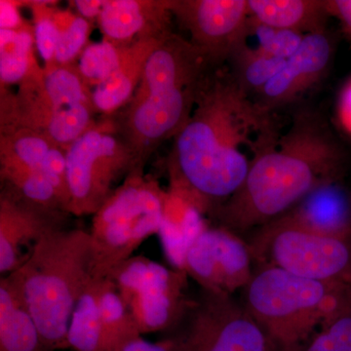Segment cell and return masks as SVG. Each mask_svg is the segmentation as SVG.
Segmentation results:
<instances>
[{
    "instance_id": "obj_1",
    "label": "cell",
    "mask_w": 351,
    "mask_h": 351,
    "mask_svg": "<svg viewBox=\"0 0 351 351\" xmlns=\"http://www.w3.org/2000/svg\"><path fill=\"white\" fill-rule=\"evenodd\" d=\"M280 135L271 110L240 86L228 66H216L174 138L169 193L213 216L241 188L254 159Z\"/></svg>"
},
{
    "instance_id": "obj_2",
    "label": "cell",
    "mask_w": 351,
    "mask_h": 351,
    "mask_svg": "<svg viewBox=\"0 0 351 351\" xmlns=\"http://www.w3.org/2000/svg\"><path fill=\"white\" fill-rule=\"evenodd\" d=\"M346 154L319 117L295 115L292 125L251 163L241 188L213 215L233 232L282 216L323 182L341 178Z\"/></svg>"
},
{
    "instance_id": "obj_3",
    "label": "cell",
    "mask_w": 351,
    "mask_h": 351,
    "mask_svg": "<svg viewBox=\"0 0 351 351\" xmlns=\"http://www.w3.org/2000/svg\"><path fill=\"white\" fill-rule=\"evenodd\" d=\"M216 66L191 40L174 32L157 46L130 101L108 117L138 166L145 167L159 145L184 128Z\"/></svg>"
},
{
    "instance_id": "obj_4",
    "label": "cell",
    "mask_w": 351,
    "mask_h": 351,
    "mask_svg": "<svg viewBox=\"0 0 351 351\" xmlns=\"http://www.w3.org/2000/svg\"><path fill=\"white\" fill-rule=\"evenodd\" d=\"M89 232L48 233L24 263L6 276L31 313L47 351L66 350L71 315L92 276Z\"/></svg>"
},
{
    "instance_id": "obj_5",
    "label": "cell",
    "mask_w": 351,
    "mask_h": 351,
    "mask_svg": "<svg viewBox=\"0 0 351 351\" xmlns=\"http://www.w3.org/2000/svg\"><path fill=\"white\" fill-rule=\"evenodd\" d=\"M245 308L274 350L301 351L317 327L351 306V286L318 282L269 265L243 289Z\"/></svg>"
},
{
    "instance_id": "obj_6",
    "label": "cell",
    "mask_w": 351,
    "mask_h": 351,
    "mask_svg": "<svg viewBox=\"0 0 351 351\" xmlns=\"http://www.w3.org/2000/svg\"><path fill=\"white\" fill-rule=\"evenodd\" d=\"M0 129L38 132L68 149L97 123L91 91L76 64L38 66L16 93L1 90Z\"/></svg>"
},
{
    "instance_id": "obj_7",
    "label": "cell",
    "mask_w": 351,
    "mask_h": 351,
    "mask_svg": "<svg viewBox=\"0 0 351 351\" xmlns=\"http://www.w3.org/2000/svg\"><path fill=\"white\" fill-rule=\"evenodd\" d=\"M144 168L132 170L93 215L89 230L93 278H108L143 242L162 230L168 191L145 176Z\"/></svg>"
},
{
    "instance_id": "obj_8",
    "label": "cell",
    "mask_w": 351,
    "mask_h": 351,
    "mask_svg": "<svg viewBox=\"0 0 351 351\" xmlns=\"http://www.w3.org/2000/svg\"><path fill=\"white\" fill-rule=\"evenodd\" d=\"M138 166L108 117L76 138L66 152L69 213L93 215L112 195L115 184Z\"/></svg>"
},
{
    "instance_id": "obj_9",
    "label": "cell",
    "mask_w": 351,
    "mask_h": 351,
    "mask_svg": "<svg viewBox=\"0 0 351 351\" xmlns=\"http://www.w3.org/2000/svg\"><path fill=\"white\" fill-rule=\"evenodd\" d=\"M254 260L294 276L351 286V239L327 237L281 221L258 228L251 244Z\"/></svg>"
},
{
    "instance_id": "obj_10",
    "label": "cell",
    "mask_w": 351,
    "mask_h": 351,
    "mask_svg": "<svg viewBox=\"0 0 351 351\" xmlns=\"http://www.w3.org/2000/svg\"><path fill=\"white\" fill-rule=\"evenodd\" d=\"M184 269H169L144 256L120 263L108 278L137 323L141 334L162 332L181 323L188 311Z\"/></svg>"
},
{
    "instance_id": "obj_11",
    "label": "cell",
    "mask_w": 351,
    "mask_h": 351,
    "mask_svg": "<svg viewBox=\"0 0 351 351\" xmlns=\"http://www.w3.org/2000/svg\"><path fill=\"white\" fill-rule=\"evenodd\" d=\"M184 318V331L175 338L179 351L274 350L257 321L232 295L203 291Z\"/></svg>"
},
{
    "instance_id": "obj_12",
    "label": "cell",
    "mask_w": 351,
    "mask_h": 351,
    "mask_svg": "<svg viewBox=\"0 0 351 351\" xmlns=\"http://www.w3.org/2000/svg\"><path fill=\"white\" fill-rule=\"evenodd\" d=\"M250 246L237 233L223 228H205L189 243L182 269L203 291L232 295L250 282L254 271Z\"/></svg>"
},
{
    "instance_id": "obj_13",
    "label": "cell",
    "mask_w": 351,
    "mask_h": 351,
    "mask_svg": "<svg viewBox=\"0 0 351 351\" xmlns=\"http://www.w3.org/2000/svg\"><path fill=\"white\" fill-rule=\"evenodd\" d=\"M173 17L191 34V43L215 66L228 63L249 36L248 0H171Z\"/></svg>"
},
{
    "instance_id": "obj_14",
    "label": "cell",
    "mask_w": 351,
    "mask_h": 351,
    "mask_svg": "<svg viewBox=\"0 0 351 351\" xmlns=\"http://www.w3.org/2000/svg\"><path fill=\"white\" fill-rule=\"evenodd\" d=\"M66 212L25 199L2 184L0 193V274L10 276L48 233L66 228Z\"/></svg>"
},
{
    "instance_id": "obj_15",
    "label": "cell",
    "mask_w": 351,
    "mask_h": 351,
    "mask_svg": "<svg viewBox=\"0 0 351 351\" xmlns=\"http://www.w3.org/2000/svg\"><path fill=\"white\" fill-rule=\"evenodd\" d=\"M332 55L334 43L327 31L306 34L301 47L254 100L271 112L297 100L325 77Z\"/></svg>"
},
{
    "instance_id": "obj_16",
    "label": "cell",
    "mask_w": 351,
    "mask_h": 351,
    "mask_svg": "<svg viewBox=\"0 0 351 351\" xmlns=\"http://www.w3.org/2000/svg\"><path fill=\"white\" fill-rule=\"evenodd\" d=\"M66 149L47 136L24 128L0 129V168L31 171L47 178L69 213Z\"/></svg>"
},
{
    "instance_id": "obj_17",
    "label": "cell",
    "mask_w": 351,
    "mask_h": 351,
    "mask_svg": "<svg viewBox=\"0 0 351 351\" xmlns=\"http://www.w3.org/2000/svg\"><path fill=\"white\" fill-rule=\"evenodd\" d=\"M171 0H106L98 17L105 39L130 44L172 34Z\"/></svg>"
},
{
    "instance_id": "obj_18",
    "label": "cell",
    "mask_w": 351,
    "mask_h": 351,
    "mask_svg": "<svg viewBox=\"0 0 351 351\" xmlns=\"http://www.w3.org/2000/svg\"><path fill=\"white\" fill-rule=\"evenodd\" d=\"M276 221L318 234L351 239V193L341 178L330 180Z\"/></svg>"
},
{
    "instance_id": "obj_19",
    "label": "cell",
    "mask_w": 351,
    "mask_h": 351,
    "mask_svg": "<svg viewBox=\"0 0 351 351\" xmlns=\"http://www.w3.org/2000/svg\"><path fill=\"white\" fill-rule=\"evenodd\" d=\"M165 38L141 39L127 45L119 69L106 82L91 90L97 112L110 117L130 101L141 82L147 60Z\"/></svg>"
},
{
    "instance_id": "obj_20",
    "label": "cell",
    "mask_w": 351,
    "mask_h": 351,
    "mask_svg": "<svg viewBox=\"0 0 351 351\" xmlns=\"http://www.w3.org/2000/svg\"><path fill=\"white\" fill-rule=\"evenodd\" d=\"M251 19L304 34L326 31L325 0H248Z\"/></svg>"
},
{
    "instance_id": "obj_21",
    "label": "cell",
    "mask_w": 351,
    "mask_h": 351,
    "mask_svg": "<svg viewBox=\"0 0 351 351\" xmlns=\"http://www.w3.org/2000/svg\"><path fill=\"white\" fill-rule=\"evenodd\" d=\"M0 351H47L34 318L7 277L0 279Z\"/></svg>"
},
{
    "instance_id": "obj_22",
    "label": "cell",
    "mask_w": 351,
    "mask_h": 351,
    "mask_svg": "<svg viewBox=\"0 0 351 351\" xmlns=\"http://www.w3.org/2000/svg\"><path fill=\"white\" fill-rule=\"evenodd\" d=\"M106 279L92 278L75 307L68 331V348L75 351H104L100 302Z\"/></svg>"
},
{
    "instance_id": "obj_23",
    "label": "cell",
    "mask_w": 351,
    "mask_h": 351,
    "mask_svg": "<svg viewBox=\"0 0 351 351\" xmlns=\"http://www.w3.org/2000/svg\"><path fill=\"white\" fill-rule=\"evenodd\" d=\"M34 27L0 29V84L1 89L24 82L38 66L34 54Z\"/></svg>"
},
{
    "instance_id": "obj_24",
    "label": "cell",
    "mask_w": 351,
    "mask_h": 351,
    "mask_svg": "<svg viewBox=\"0 0 351 351\" xmlns=\"http://www.w3.org/2000/svg\"><path fill=\"white\" fill-rule=\"evenodd\" d=\"M100 318L104 351H117L142 338L137 323L110 278L106 279L101 293Z\"/></svg>"
},
{
    "instance_id": "obj_25",
    "label": "cell",
    "mask_w": 351,
    "mask_h": 351,
    "mask_svg": "<svg viewBox=\"0 0 351 351\" xmlns=\"http://www.w3.org/2000/svg\"><path fill=\"white\" fill-rule=\"evenodd\" d=\"M235 80L252 98L283 69L285 60L277 59L248 44L237 48L228 61Z\"/></svg>"
},
{
    "instance_id": "obj_26",
    "label": "cell",
    "mask_w": 351,
    "mask_h": 351,
    "mask_svg": "<svg viewBox=\"0 0 351 351\" xmlns=\"http://www.w3.org/2000/svg\"><path fill=\"white\" fill-rule=\"evenodd\" d=\"M127 45L128 44H117L108 39L88 44L80 54L76 66L90 91L106 82L119 69Z\"/></svg>"
},
{
    "instance_id": "obj_27",
    "label": "cell",
    "mask_w": 351,
    "mask_h": 351,
    "mask_svg": "<svg viewBox=\"0 0 351 351\" xmlns=\"http://www.w3.org/2000/svg\"><path fill=\"white\" fill-rule=\"evenodd\" d=\"M55 20L59 27L60 36L54 63H75L76 58H80L88 45V38L91 29L89 20L73 11L58 10L56 8Z\"/></svg>"
},
{
    "instance_id": "obj_28",
    "label": "cell",
    "mask_w": 351,
    "mask_h": 351,
    "mask_svg": "<svg viewBox=\"0 0 351 351\" xmlns=\"http://www.w3.org/2000/svg\"><path fill=\"white\" fill-rule=\"evenodd\" d=\"M249 36L258 38V49L277 59L288 60L301 47L306 34L291 29H276L249 19Z\"/></svg>"
},
{
    "instance_id": "obj_29",
    "label": "cell",
    "mask_w": 351,
    "mask_h": 351,
    "mask_svg": "<svg viewBox=\"0 0 351 351\" xmlns=\"http://www.w3.org/2000/svg\"><path fill=\"white\" fill-rule=\"evenodd\" d=\"M34 15V36L36 50L43 60L44 66L54 63L60 31L55 20V7L52 1H27Z\"/></svg>"
},
{
    "instance_id": "obj_30",
    "label": "cell",
    "mask_w": 351,
    "mask_h": 351,
    "mask_svg": "<svg viewBox=\"0 0 351 351\" xmlns=\"http://www.w3.org/2000/svg\"><path fill=\"white\" fill-rule=\"evenodd\" d=\"M301 351H351V306L322 325Z\"/></svg>"
},
{
    "instance_id": "obj_31",
    "label": "cell",
    "mask_w": 351,
    "mask_h": 351,
    "mask_svg": "<svg viewBox=\"0 0 351 351\" xmlns=\"http://www.w3.org/2000/svg\"><path fill=\"white\" fill-rule=\"evenodd\" d=\"M22 2L1 0L0 1V29H19L27 24L21 17L19 7Z\"/></svg>"
},
{
    "instance_id": "obj_32",
    "label": "cell",
    "mask_w": 351,
    "mask_h": 351,
    "mask_svg": "<svg viewBox=\"0 0 351 351\" xmlns=\"http://www.w3.org/2000/svg\"><path fill=\"white\" fill-rule=\"evenodd\" d=\"M325 7L328 15L336 18L351 38V0H325Z\"/></svg>"
},
{
    "instance_id": "obj_33",
    "label": "cell",
    "mask_w": 351,
    "mask_h": 351,
    "mask_svg": "<svg viewBox=\"0 0 351 351\" xmlns=\"http://www.w3.org/2000/svg\"><path fill=\"white\" fill-rule=\"evenodd\" d=\"M337 115L343 130L351 136V77L341 88L337 104Z\"/></svg>"
},
{
    "instance_id": "obj_34",
    "label": "cell",
    "mask_w": 351,
    "mask_h": 351,
    "mask_svg": "<svg viewBox=\"0 0 351 351\" xmlns=\"http://www.w3.org/2000/svg\"><path fill=\"white\" fill-rule=\"evenodd\" d=\"M117 351H179L177 339H165L159 343H149L142 338L135 339Z\"/></svg>"
},
{
    "instance_id": "obj_35",
    "label": "cell",
    "mask_w": 351,
    "mask_h": 351,
    "mask_svg": "<svg viewBox=\"0 0 351 351\" xmlns=\"http://www.w3.org/2000/svg\"><path fill=\"white\" fill-rule=\"evenodd\" d=\"M75 13L87 20L98 19L105 6L106 0H75L69 2Z\"/></svg>"
}]
</instances>
